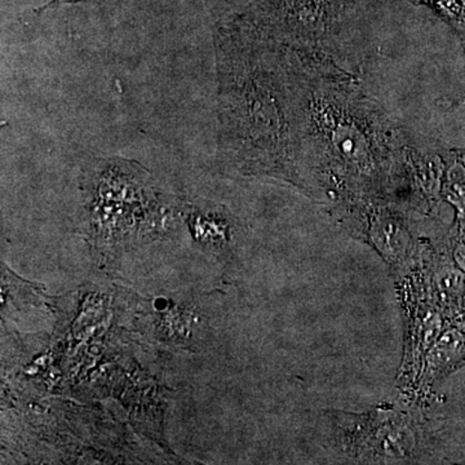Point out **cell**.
I'll return each mask as SVG.
<instances>
[{"mask_svg":"<svg viewBox=\"0 0 465 465\" xmlns=\"http://www.w3.org/2000/svg\"><path fill=\"white\" fill-rule=\"evenodd\" d=\"M182 220L200 250L227 259L233 254L234 225L223 209L182 202Z\"/></svg>","mask_w":465,"mask_h":465,"instance_id":"3","label":"cell"},{"mask_svg":"<svg viewBox=\"0 0 465 465\" xmlns=\"http://www.w3.org/2000/svg\"><path fill=\"white\" fill-rule=\"evenodd\" d=\"M80 179L82 232L101 263L162 238L182 219L181 200L163 193L136 161L96 159Z\"/></svg>","mask_w":465,"mask_h":465,"instance_id":"1","label":"cell"},{"mask_svg":"<svg viewBox=\"0 0 465 465\" xmlns=\"http://www.w3.org/2000/svg\"><path fill=\"white\" fill-rule=\"evenodd\" d=\"M377 239L382 251L395 252L398 247H404L405 232L401 225L395 221H383L377 227Z\"/></svg>","mask_w":465,"mask_h":465,"instance_id":"4","label":"cell"},{"mask_svg":"<svg viewBox=\"0 0 465 465\" xmlns=\"http://www.w3.org/2000/svg\"><path fill=\"white\" fill-rule=\"evenodd\" d=\"M61 2H69V3H71V2H82V0H53V2L51 3V5H46V7H44V8L52 7V5H57V3H61Z\"/></svg>","mask_w":465,"mask_h":465,"instance_id":"5","label":"cell"},{"mask_svg":"<svg viewBox=\"0 0 465 465\" xmlns=\"http://www.w3.org/2000/svg\"><path fill=\"white\" fill-rule=\"evenodd\" d=\"M157 300L145 312L143 325L146 334L158 344L173 349L196 350L203 345L206 316L202 298Z\"/></svg>","mask_w":465,"mask_h":465,"instance_id":"2","label":"cell"}]
</instances>
